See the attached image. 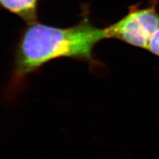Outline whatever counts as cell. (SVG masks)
Returning a JSON list of instances; mask_svg holds the SVG:
<instances>
[{
    "mask_svg": "<svg viewBox=\"0 0 159 159\" xmlns=\"http://www.w3.org/2000/svg\"><path fill=\"white\" fill-rule=\"evenodd\" d=\"M105 39L104 28L84 16L77 25L57 27L38 21L30 24L20 35L15 51L13 79L16 82L53 60L68 57L95 63L97 43Z\"/></svg>",
    "mask_w": 159,
    "mask_h": 159,
    "instance_id": "1",
    "label": "cell"
},
{
    "mask_svg": "<svg viewBox=\"0 0 159 159\" xmlns=\"http://www.w3.org/2000/svg\"><path fill=\"white\" fill-rule=\"evenodd\" d=\"M159 28L156 4L140 8L131 6L118 21L104 28L105 39H114L134 47L148 49L150 40Z\"/></svg>",
    "mask_w": 159,
    "mask_h": 159,
    "instance_id": "2",
    "label": "cell"
},
{
    "mask_svg": "<svg viewBox=\"0 0 159 159\" xmlns=\"http://www.w3.org/2000/svg\"><path fill=\"white\" fill-rule=\"evenodd\" d=\"M39 2L40 0H0V7L30 25L37 21Z\"/></svg>",
    "mask_w": 159,
    "mask_h": 159,
    "instance_id": "3",
    "label": "cell"
},
{
    "mask_svg": "<svg viewBox=\"0 0 159 159\" xmlns=\"http://www.w3.org/2000/svg\"><path fill=\"white\" fill-rule=\"evenodd\" d=\"M148 49L152 54L159 57V28L151 39Z\"/></svg>",
    "mask_w": 159,
    "mask_h": 159,
    "instance_id": "4",
    "label": "cell"
}]
</instances>
